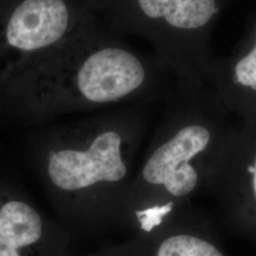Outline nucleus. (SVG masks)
<instances>
[{"mask_svg":"<svg viewBox=\"0 0 256 256\" xmlns=\"http://www.w3.org/2000/svg\"><path fill=\"white\" fill-rule=\"evenodd\" d=\"M254 171H256L254 166H250V167H248V172H250V174H254Z\"/></svg>","mask_w":256,"mask_h":256,"instance_id":"6e6552de","label":"nucleus"},{"mask_svg":"<svg viewBox=\"0 0 256 256\" xmlns=\"http://www.w3.org/2000/svg\"><path fill=\"white\" fill-rule=\"evenodd\" d=\"M209 140L210 133L205 128L187 126L178 129L156 148L142 169L140 182L129 183L124 196L144 187L162 189L174 198L192 192L198 173L190 160L206 148Z\"/></svg>","mask_w":256,"mask_h":256,"instance_id":"39448f33","label":"nucleus"},{"mask_svg":"<svg viewBox=\"0 0 256 256\" xmlns=\"http://www.w3.org/2000/svg\"><path fill=\"white\" fill-rule=\"evenodd\" d=\"M144 61L97 16L0 90V108L28 124L133 98L146 84Z\"/></svg>","mask_w":256,"mask_h":256,"instance_id":"f03ea898","label":"nucleus"},{"mask_svg":"<svg viewBox=\"0 0 256 256\" xmlns=\"http://www.w3.org/2000/svg\"><path fill=\"white\" fill-rule=\"evenodd\" d=\"M254 169H256V171H254V194H256V164H254Z\"/></svg>","mask_w":256,"mask_h":256,"instance_id":"0eeeda50","label":"nucleus"},{"mask_svg":"<svg viewBox=\"0 0 256 256\" xmlns=\"http://www.w3.org/2000/svg\"><path fill=\"white\" fill-rule=\"evenodd\" d=\"M238 82L256 90V45L248 54L241 59L236 66Z\"/></svg>","mask_w":256,"mask_h":256,"instance_id":"423d86ee","label":"nucleus"},{"mask_svg":"<svg viewBox=\"0 0 256 256\" xmlns=\"http://www.w3.org/2000/svg\"><path fill=\"white\" fill-rule=\"evenodd\" d=\"M95 18L86 0H0V90Z\"/></svg>","mask_w":256,"mask_h":256,"instance_id":"7ed1b4c3","label":"nucleus"},{"mask_svg":"<svg viewBox=\"0 0 256 256\" xmlns=\"http://www.w3.org/2000/svg\"><path fill=\"white\" fill-rule=\"evenodd\" d=\"M72 234L27 196L0 182V256H70Z\"/></svg>","mask_w":256,"mask_h":256,"instance_id":"20e7f679","label":"nucleus"},{"mask_svg":"<svg viewBox=\"0 0 256 256\" xmlns=\"http://www.w3.org/2000/svg\"><path fill=\"white\" fill-rule=\"evenodd\" d=\"M133 138L132 122L120 110L50 128L37 138V174L72 236L119 227Z\"/></svg>","mask_w":256,"mask_h":256,"instance_id":"f257e3e1","label":"nucleus"}]
</instances>
